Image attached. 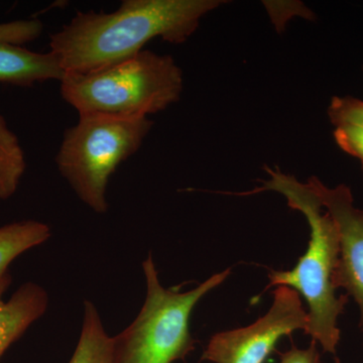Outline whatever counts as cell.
<instances>
[{"label":"cell","mask_w":363,"mask_h":363,"mask_svg":"<svg viewBox=\"0 0 363 363\" xmlns=\"http://www.w3.org/2000/svg\"><path fill=\"white\" fill-rule=\"evenodd\" d=\"M308 312L301 296L288 286H277L269 311L243 328L219 332L208 342L202 362L264 363L281 338L294 332H307Z\"/></svg>","instance_id":"8992f818"},{"label":"cell","mask_w":363,"mask_h":363,"mask_svg":"<svg viewBox=\"0 0 363 363\" xmlns=\"http://www.w3.org/2000/svg\"><path fill=\"white\" fill-rule=\"evenodd\" d=\"M307 183L337 227L336 285L344 289L359 308V328L363 334V209L354 206L350 188L344 184L329 188L317 177H311Z\"/></svg>","instance_id":"52a82bcc"},{"label":"cell","mask_w":363,"mask_h":363,"mask_svg":"<svg viewBox=\"0 0 363 363\" xmlns=\"http://www.w3.org/2000/svg\"><path fill=\"white\" fill-rule=\"evenodd\" d=\"M220 0H123L112 13L78 11L50 37V52L65 72L89 73L142 52L150 40L185 43Z\"/></svg>","instance_id":"6da1fadb"},{"label":"cell","mask_w":363,"mask_h":363,"mask_svg":"<svg viewBox=\"0 0 363 363\" xmlns=\"http://www.w3.org/2000/svg\"><path fill=\"white\" fill-rule=\"evenodd\" d=\"M152 125L147 117L80 114L77 123L64 133L57 168L79 199L95 213H106L109 179L121 162L138 152Z\"/></svg>","instance_id":"5b68a950"},{"label":"cell","mask_w":363,"mask_h":363,"mask_svg":"<svg viewBox=\"0 0 363 363\" xmlns=\"http://www.w3.org/2000/svg\"><path fill=\"white\" fill-rule=\"evenodd\" d=\"M271 179L262 187L240 195H252L274 191L286 198L290 208L301 212L310 227L307 250L290 271H271L272 286H288L305 298L308 305L309 326L306 334L320 344L325 352L335 354L341 332L338 318L348 302L347 295L336 294V272L339 262V234L335 222L322 207L308 183H301L294 176L279 169L266 168Z\"/></svg>","instance_id":"7a4b0ae2"},{"label":"cell","mask_w":363,"mask_h":363,"mask_svg":"<svg viewBox=\"0 0 363 363\" xmlns=\"http://www.w3.org/2000/svg\"><path fill=\"white\" fill-rule=\"evenodd\" d=\"M335 363H341L340 359H339V358H335Z\"/></svg>","instance_id":"e0dca14e"},{"label":"cell","mask_w":363,"mask_h":363,"mask_svg":"<svg viewBox=\"0 0 363 363\" xmlns=\"http://www.w3.org/2000/svg\"><path fill=\"white\" fill-rule=\"evenodd\" d=\"M279 363H321V355L317 343L312 341L306 350H300L293 345L291 350L279 353Z\"/></svg>","instance_id":"2e32d148"},{"label":"cell","mask_w":363,"mask_h":363,"mask_svg":"<svg viewBox=\"0 0 363 363\" xmlns=\"http://www.w3.org/2000/svg\"><path fill=\"white\" fill-rule=\"evenodd\" d=\"M147 295L130 326L113 336V363H174L195 350L190 331L194 308L208 293L223 284L230 269L210 277L199 286L180 292L160 281L152 255L143 262Z\"/></svg>","instance_id":"277c9868"},{"label":"cell","mask_w":363,"mask_h":363,"mask_svg":"<svg viewBox=\"0 0 363 363\" xmlns=\"http://www.w3.org/2000/svg\"><path fill=\"white\" fill-rule=\"evenodd\" d=\"M11 283L13 278L9 272L0 276V360L7 350L44 316L49 307L47 291L33 281H26L9 300L4 301Z\"/></svg>","instance_id":"ba28073f"},{"label":"cell","mask_w":363,"mask_h":363,"mask_svg":"<svg viewBox=\"0 0 363 363\" xmlns=\"http://www.w3.org/2000/svg\"><path fill=\"white\" fill-rule=\"evenodd\" d=\"M52 236L48 224L37 220L11 222L0 226V276L20 255L45 243Z\"/></svg>","instance_id":"8fae6325"},{"label":"cell","mask_w":363,"mask_h":363,"mask_svg":"<svg viewBox=\"0 0 363 363\" xmlns=\"http://www.w3.org/2000/svg\"><path fill=\"white\" fill-rule=\"evenodd\" d=\"M64 75L65 71L51 52H33L0 40V83L32 87L35 83L61 81Z\"/></svg>","instance_id":"9c48e42d"},{"label":"cell","mask_w":363,"mask_h":363,"mask_svg":"<svg viewBox=\"0 0 363 363\" xmlns=\"http://www.w3.org/2000/svg\"><path fill=\"white\" fill-rule=\"evenodd\" d=\"M61 96L80 114L140 118L180 99L183 74L171 56L142 52L89 73L65 72Z\"/></svg>","instance_id":"3957f363"},{"label":"cell","mask_w":363,"mask_h":363,"mask_svg":"<svg viewBox=\"0 0 363 363\" xmlns=\"http://www.w3.org/2000/svg\"><path fill=\"white\" fill-rule=\"evenodd\" d=\"M328 116L333 125L353 124L363 128V101L350 96L333 97Z\"/></svg>","instance_id":"4fadbf2b"},{"label":"cell","mask_w":363,"mask_h":363,"mask_svg":"<svg viewBox=\"0 0 363 363\" xmlns=\"http://www.w3.org/2000/svg\"><path fill=\"white\" fill-rule=\"evenodd\" d=\"M44 26L39 20H18L0 23V40L25 45L39 39Z\"/></svg>","instance_id":"5bb4252c"},{"label":"cell","mask_w":363,"mask_h":363,"mask_svg":"<svg viewBox=\"0 0 363 363\" xmlns=\"http://www.w3.org/2000/svg\"><path fill=\"white\" fill-rule=\"evenodd\" d=\"M26 169L25 150L0 114V200H9L16 194Z\"/></svg>","instance_id":"7c38bea8"},{"label":"cell","mask_w":363,"mask_h":363,"mask_svg":"<svg viewBox=\"0 0 363 363\" xmlns=\"http://www.w3.org/2000/svg\"><path fill=\"white\" fill-rule=\"evenodd\" d=\"M336 143L344 152L357 157L363 169V128L353 124L336 126L334 130Z\"/></svg>","instance_id":"9a60e30c"},{"label":"cell","mask_w":363,"mask_h":363,"mask_svg":"<svg viewBox=\"0 0 363 363\" xmlns=\"http://www.w3.org/2000/svg\"><path fill=\"white\" fill-rule=\"evenodd\" d=\"M69 363H113V338L105 330L96 306L84 302L82 328Z\"/></svg>","instance_id":"30bf717a"}]
</instances>
